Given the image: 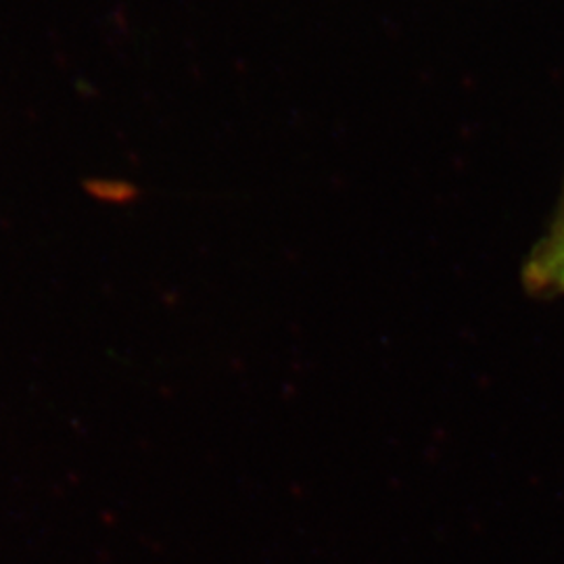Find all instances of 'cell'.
<instances>
[{
	"instance_id": "cell-1",
	"label": "cell",
	"mask_w": 564,
	"mask_h": 564,
	"mask_svg": "<svg viewBox=\"0 0 564 564\" xmlns=\"http://www.w3.org/2000/svg\"><path fill=\"white\" fill-rule=\"evenodd\" d=\"M527 291L538 297H564V193L547 232L531 249L523 265Z\"/></svg>"
}]
</instances>
